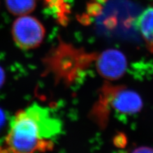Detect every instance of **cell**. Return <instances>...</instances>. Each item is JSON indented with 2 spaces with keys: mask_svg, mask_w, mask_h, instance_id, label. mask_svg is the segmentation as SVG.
<instances>
[{
  "mask_svg": "<svg viewBox=\"0 0 153 153\" xmlns=\"http://www.w3.org/2000/svg\"><path fill=\"white\" fill-rule=\"evenodd\" d=\"M61 122L38 103L17 112L10 123L3 151L28 153L51 151L61 132Z\"/></svg>",
  "mask_w": 153,
  "mask_h": 153,
  "instance_id": "obj_1",
  "label": "cell"
},
{
  "mask_svg": "<svg viewBox=\"0 0 153 153\" xmlns=\"http://www.w3.org/2000/svg\"><path fill=\"white\" fill-rule=\"evenodd\" d=\"M5 114L4 112L2 111L1 109H0V130H1V128L3 127L4 123H5Z\"/></svg>",
  "mask_w": 153,
  "mask_h": 153,
  "instance_id": "obj_9",
  "label": "cell"
},
{
  "mask_svg": "<svg viewBox=\"0 0 153 153\" xmlns=\"http://www.w3.org/2000/svg\"><path fill=\"white\" fill-rule=\"evenodd\" d=\"M94 62L98 73L109 80L122 77L128 68L126 56L116 49H108L97 54Z\"/></svg>",
  "mask_w": 153,
  "mask_h": 153,
  "instance_id": "obj_4",
  "label": "cell"
},
{
  "mask_svg": "<svg viewBox=\"0 0 153 153\" xmlns=\"http://www.w3.org/2000/svg\"><path fill=\"white\" fill-rule=\"evenodd\" d=\"M12 35L17 47L30 50L40 45L45 36V29L38 19L29 14L16 19L12 26Z\"/></svg>",
  "mask_w": 153,
  "mask_h": 153,
  "instance_id": "obj_3",
  "label": "cell"
},
{
  "mask_svg": "<svg viewBox=\"0 0 153 153\" xmlns=\"http://www.w3.org/2000/svg\"><path fill=\"white\" fill-rule=\"evenodd\" d=\"M133 152H153V149L150 147H139L138 149H137L135 150H134Z\"/></svg>",
  "mask_w": 153,
  "mask_h": 153,
  "instance_id": "obj_8",
  "label": "cell"
},
{
  "mask_svg": "<svg viewBox=\"0 0 153 153\" xmlns=\"http://www.w3.org/2000/svg\"><path fill=\"white\" fill-rule=\"evenodd\" d=\"M5 81V72L2 67L0 66V88L2 87Z\"/></svg>",
  "mask_w": 153,
  "mask_h": 153,
  "instance_id": "obj_7",
  "label": "cell"
},
{
  "mask_svg": "<svg viewBox=\"0 0 153 153\" xmlns=\"http://www.w3.org/2000/svg\"><path fill=\"white\" fill-rule=\"evenodd\" d=\"M142 107V98L135 91L124 85L106 82L100 89L91 116L100 128H104L112 112L130 116L139 112Z\"/></svg>",
  "mask_w": 153,
  "mask_h": 153,
  "instance_id": "obj_2",
  "label": "cell"
},
{
  "mask_svg": "<svg viewBox=\"0 0 153 153\" xmlns=\"http://www.w3.org/2000/svg\"><path fill=\"white\" fill-rule=\"evenodd\" d=\"M8 11L15 16L29 15L36 6V0H5Z\"/></svg>",
  "mask_w": 153,
  "mask_h": 153,
  "instance_id": "obj_6",
  "label": "cell"
},
{
  "mask_svg": "<svg viewBox=\"0 0 153 153\" xmlns=\"http://www.w3.org/2000/svg\"><path fill=\"white\" fill-rule=\"evenodd\" d=\"M134 28L142 36L146 45L153 54V7H149L136 17Z\"/></svg>",
  "mask_w": 153,
  "mask_h": 153,
  "instance_id": "obj_5",
  "label": "cell"
}]
</instances>
